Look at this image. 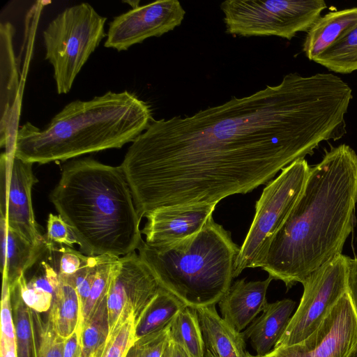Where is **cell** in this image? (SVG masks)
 <instances>
[{"label":"cell","instance_id":"obj_17","mask_svg":"<svg viewBox=\"0 0 357 357\" xmlns=\"http://www.w3.org/2000/svg\"><path fill=\"white\" fill-rule=\"evenodd\" d=\"M0 231L2 278L10 287L46 254L49 244L47 240L41 244H31L8 228L6 220L1 218Z\"/></svg>","mask_w":357,"mask_h":357},{"label":"cell","instance_id":"obj_32","mask_svg":"<svg viewBox=\"0 0 357 357\" xmlns=\"http://www.w3.org/2000/svg\"><path fill=\"white\" fill-rule=\"evenodd\" d=\"M97 264L98 256H90L89 261L76 273L70 276L65 275L77 293L81 312L89 295L96 278Z\"/></svg>","mask_w":357,"mask_h":357},{"label":"cell","instance_id":"obj_26","mask_svg":"<svg viewBox=\"0 0 357 357\" xmlns=\"http://www.w3.org/2000/svg\"><path fill=\"white\" fill-rule=\"evenodd\" d=\"M79 330L82 357H92L109 335L107 298L83 322Z\"/></svg>","mask_w":357,"mask_h":357},{"label":"cell","instance_id":"obj_6","mask_svg":"<svg viewBox=\"0 0 357 357\" xmlns=\"http://www.w3.org/2000/svg\"><path fill=\"white\" fill-rule=\"evenodd\" d=\"M107 18L87 3L68 7L43 33L45 59L52 66L59 94L70 91L91 54L107 36Z\"/></svg>","mask_w":357,"mask_h":357},{"label":"cell","instance_id":"obj_20","mask_svg":"<svg viewBox=\"0 0 357 357\" xmlns=\"http://www.w3.org/2000/svg\"><path fill=\"white\" fill-rule=\"evenodd\" d=\"M357 23V7L329 12L307 31L303 43L306 56L314 61Z\"/></svg>","mask_w":357,"mask_h":357},{"label":"cell","instance_id":"obj_15","mask_svg":"<svg viewBox=\"0 0 357 357\" xmlns=\"http://www.w3.org/2000/svg\"><path fill=\"white\" fill-rule=\"evenodd\" d=\"M14 26L0 25V146L13 152L18 130L21 98L17 60L13 49Z\"/></svg>","mask_w":357,"mask_h":357},{"label":"cell","instance_id":"obj_33","mask_svg":"<svg viewBox=\"0 0 357 357\" xmlns=\"http://www.w3.org/2000/svg\"><path fill=\"white\" fill-rule=\"evenodd\" d=\"M65 339L54 329L48 319L40 323L38 357H63Z\"/></svg>","mask_w":357,"mask_h":357},{"label":"cell","instance_id":"obj_36","mask_svg":"<svg viewBox=\"0 0 357 357\" xmlns=\"http://www.w3.org/2000/svg\"><path fill=\"white\" fill-rule=\"evenodd\" d=\"M80 335V330L77 328L65 339L63 357H82Z\"/></svg>","mask_w":357,"mask_h":357},{"label":"cell","instance_id":"obj_13","mask_svg":"<svg viewBox=\"0 0 357 357\" xmlns=\"http://www.w3.org/2000/svg\"><path fill=\"white\" fill-rule=\"evenodd\" d=\"M185 11L177 0H160L138 6L115 17L109 24L105 47L123 51L150 37L179 26Z\"/></svg>","mask_w":357,"mask_h":357},{"label":"cell","instance_id":"obj_24","mask_svg":"<svg viewBox=\"0 0 357 357\" xmlns=\"http://www.w3.org/2000/svg\"><path fill=\"white\" fill-rule=\"evenodd\" d=\"M169 339L190 357H204L206 348L195 309L186 306L175 317L169 325Z\"/></svg>","mask_w":357,"mask_h":357},{"label":"cell","instance_id":"obj_31","mask_svg":"<svg viewBox=\"0 0 357 357\" xmlns=\"http://www.w3.org/2000/svg\"><path fill=\"white\" fill-rule=\"evenodd\" d=\"M49 245L56 255V259L58 261L56 265L58 272L61 275L67 276L74 275L89 260L90 256L85 255L72 248L58 246L50 243Z\"/></svg>","mask_w":357,"mask_h":357},{"label":"cell","instance_id":"obj_22","mask_svg":"<svg viewBox=\"0 0 357 357\" xmlns=\"http://www.w3.org/2000/svg\"><path fill=\"white\" fill-rule=\"evenodd\" d=\"M59 275V285L54 294L47 319L55 331L66 339L79 327V300L75 287L65 275Z\"/></svg>","mask_w":357,"mask_h":357},{"label":"cell","instance_id":"obj_7","mask_svg":"<svg viewBox=\"0 0 357 357\" xmlns=\"http://www.w3.org/2000/svg\"><path fill=\"white\" fill-rule=\"evenodd\" d=\"M310 167L298 159L268 182L255 204L253 220L234 264V278L245 268L261 267L270 242L303 191Z\"/></svg>","mask_w":357,"mask_h":357},{"label":"cell","instance_id":"obj_9","mask_svg":"<svg viewBox=\"0 0 357 357\" xmlns=\"http://www.w3.org/2000/svg\"><path fill=\"white\" fill-rule=\"evenodd\" d=\"M348 257L337 255L302 282L303 292L300 303L273 349L292 345L306 338L347 293Z\"/></svg>","mask_w":357,"mask_h":357},{"label":"cell","instance_id":"obj_39","mask_svg":"<svg viewBox=\"0 0 357 357\" xmlns=\"http://www.w3.org/2000/svg\"><path fill=\"white\" fill-rule=\"evenodd\" d=\"M347 357H357V345Z\"/></svg>","mask_w":357,"mask_h":357},{"label":"cell","instance_id":"obj_12","mask_svg":"<svg viewBox=\"0 0 357 357\" xmlns=\"http://www.w3.org/2000/svg\"><path fill=\"white\" fill-rule=\"evenodd\" d=\"M356 345L357 315L347 292L306 338L260 357H347Z\"/></svg>","mask_w":357,"mask_h":357},{"label":"cell","instance_id":"obj_5","mask_svg":"<svg viewBox=\"0 0 357 357\" xmlns=\"http://www.w3.org/2000/svg\"><path fill=\"white\" fill-rule=\"evenodd\" d=\"M137 250L160 286L196 309L215 305L227 292L240 247L212 218L189 238L160 246L143 240Z\"/></svg>","mask_w":357,"mask_h":357},{"label":"cell","instance_id":"obj_14","mask_svg":"<svg viewBox=\"0 0 357 357\" xmlns=\"http://www.w3.org/2000/svg\"><path fill=\"white\" fill-rule=\"evenodd\" d=\"M217 204H190L162 207L147 213V221L141 232L151 245L172 244L189 238L202 230L209 220Z\"/></svg>","mask_w":357,"mask_h":357},{"label":"cell","instance_id":"obj_19","mask_svg":"<svg viewBox=\"0 0 357 357\" xmlns=\"http://www.w3.org/2000/svg\"><path fill=\"white\" fill-rule=\"evenodd\" d=\"M195 310L205 348L215 357H250L243 333L228 325L218 314L215 305Z\"/></svg>","mask_w":357,"mask_h":357},{"label":"cell","instance_id":"obj_2","mask_svg":"<svg viewBox=\"0 0 357 357\" xmlns=\"http://www.w3.org/2000/svg\"><path fill=\"white\" fill-rule=\"evenodd\" d=\"M357 154L345 144L310 167L298 200L272 238L261 268L287 289L342 254L353 231Z\"/></svg>","mask_w":357,"mask_h":357},{"label":"cell","instance_id":"obj_23","mask_svg":"<svg viewBox=\"0 0 357 357\" xmlns=\"http://www.w3.org/2000/svg\"><path fill=\"white\" fill-rule=\"evenodd\" d=\"M185 307L178 298L162 288L137 323L135 340L167 327Z\"/></svg>","mask_w":357,"mask_h":357},{"label":"cell","instance_id":"obj_38","mask_svg":"<svg viewBox=\"0 0 357 357\" xmlns=\"http://www.w3.org/2000/svg\"><path fill=\"white\" fill-rule=\"evenodd\" d=\"M161 357H171L169 339Z\"/></svg>","mask_w":357,"mask_h":357},{"label":"cell","instance_id":"obj_8","mask_svg":"<svg viewBox=\"0 0 357 357\" xmlns=\"http://www.w3.org/2000/svg\"><path fill=\"white\" fill-rule=\"evenodd\" d=\"M326 8L323 0H227L220 4L227 33L287 40L307 32Z\"/></svg>","mask_w":357,"mask_h":357},{"label":"cell","instance_id":"obj_28","mask_svg":"<svg viewBox=\"0 0 357 357\" xmlns=\"http://www.w3.org/2000/svg\"><path fill=\"white\" fill-rule=\"evenodd\" d=\"M169 325L136 340L126 357H161L169 339Z\"/></svg>","mask_w":357,"mask_h":357},{"label":"cell","instance_id":"obj_21","mask_svg":"<svg viewBox=\"0 0 357 357\" xmlns=\"http://www.w3.org/2000/svg\"><path fill=\"white\" fill-rule=\"evenodd\" d=\"M15 327L17 357H38L40 323L38 312L26 306L15 285L9 287Z\"/></svg>","mask_w":357,"mask_h":357},{"label":"cell","instance_id":"obj_10","mask_svg":"<svg viewBox=\"0 0 357 357\" xmlns=\"http://www.w3.org/2000/svg\"><path fill=\"white\" fill-rule=\"evenodd\" d=\"M33 163L4 151L0 158V218L8 228L29 243L38 245L46 241L36 221L31 191L38 182Z\"/></svg>","mask_w":357,"mask_h":357},{"label":"cell","instance_id":"obj_40","mask_svg":"<svg viewBox=\"0 0 357 357\" xmlns=\"http://www.w3.org/2000/svg\"><path fill=\"white\" fill-rule=\"evenodd\" d=\"M204 357H215L208 349H206Z\"/></svg>","mask_w":357,"mask_h":357},{"label":"cell","instance_id":"obj_18","mask_svg":"<svg viewBox=\"0 0 357 357\" xmlns=\"http://www.w3.org/2000/svg\"><path fill=\"white\" fill-rule=\"evenodd\" d=\"M296 302L284 298L267 303L261 314L242 333L256 351L257 356L268 354L283 335L294 314Z\"/></svg>","mask_w":357,"mask_h":357},{"label":"cell","instance_id":"obj_34","mask_svg":"<svg viewBox=\"0 0 357 357\" xmlns=\"http://www.w3.org/2000/svg\"><path fill=\"white\" fill-rule=\"evenodd\" d=\"M8 340H16L10 288L6 278H2L1 300V337Z\"/></svg>","mask_w":357,"mask_h":357},{"label":"cell","instance_id":"obj_30","mask_svg":"<svg viewBox=\"0 0 357 357\" xmlns=\"http://www.w3.org/2000/svg\"><path fill=\"white\" fill-rule=\"evenodd\" d=\"M45 237L49 243L54 245L72 248L75 244L79 245V241L73 229L59 215L49 214Z\"/></svg>","mask_w":357,"mask_h":357},{"label":"cell","instance_id":"obj_1","mask_svg":"<svg viewBox=\"0 0 357 357\" xmlns=\"http://www.w3.org/2000/svg\"><path fill=\"white\" fill-rule=\"evenodd\" d=\"M349 105L333 73H291L278 85L192 116L153 120L120 165L139 217L218 204L267 184L321 142L342 138Z\"/></svg>","mask_w":357,"mask_h":357},{"label":"cell","instance_id":"obj_4","mask_svg":"<svg viewBox=\"0 0 357 357\" xmlns=\"http://www.w3.org/2000/svg\"><path fill=\"white\" fill-rule=\"evenodd\" d=\"M152 121L150 106L136 95L109 91L69 102L43 129L26 122L17 132L13 153L42 165L120 149L132 142Z\"/></svg>","mask_w":357,"mask_h":357},{"label":"cell","instance_id":"obj_37","mask_svg":"<svg viewBox=\"0 0 357 357\" xmlns=\"http://www.w3.org/2000/svg\"><path fill=\"white\" fill-rule=\"evenodd\" d=\"M171 357H190L187 351L178 344L169 339Z\"/></svg>","mask_w":357,"mask_h":357},{"label":"cell","instance_id":"obj_29","mask_svg":"<svg viewBox=\"0 0 357 357\" xmlns=\"http://www.w3.org/2000/svg\"><path fill=\"white\" fill-rule=\"evenodd\" d=\"M13 285L17 287L22 300L29 308L38 313L50 310L54 295L29 284L25 274Z\"/></svg>","mask_w":357,"mask_h":357},{"label":"cell","instance_id":"obj_27","mask_svg":"<svg viewBox=\"0 0 357 357\" xmlns=\"http://www.w3.org/2000/svg\"><path fill=\"white\" fill-rule=\"evenodd\" d=\"M136 326L132 316L121 319L92 357H126L135 342Z\"/></svg>","mask_w":357,"mask_h":357},{"label":"cell","instance_id":"obj_35","mask_svg":"<svg viewBox=\"0 0 357 357\" xmlns=\"http://www.w3.org/2000/svg\"><path fill=\"white\" fill-rule=\"evenodd\" d=\"M347 292L357 315V257H348Z\"/></svg>","mask_w":357,"mask_h":357},{"label":"cell","instance_id":"obj_11","mask_svg":"<svg viewBox=\"0 0 357 357\" xmlns=\"http://www.w3.org/2000/svg\"><path fill=\"white\" fill-rule=\"evenodd\" d=\"M162 287L136 252L119 258L107 297L109 334L123 317L139 322Z\"/></svg>","mask_w":357,"mask_h":357},{"label":"cell","instance_id":"obj_25","mask_svg":"<svg viewBox=\"0 0 357 357\" xmlns=\"http://www.w3.org/2000/svg\"><path fill=\"white\" fill-rule=\"evenodd\" d=\"M314 62L341 74L357 70V23Z\"/></svg>","mask_w":357,"mask_h":357},{"label":"cell","instance_id":"obj_3","mask_svg":"<svg viewBox=\"0 0 357 357\" xmlns=\"http://www.w3.org/2000/svg\"><path fill=\"white\" fill-rule=\"evenodd\" d=\"M50 199L85 255L124 256L143 241L142 218L120 166L73 160L63 167Z\"/></svg>","mask_w":357,"mask_h":357},{"label":"cell","instance_id":"obj_16","mask_svg":"<svg viewBox=\"0 0 357 357\" xmlns=\"http://www.w3.org/2000/svg\"><path fill=\"white\" fill-rule=\"evenodd\" d=\"M273 278L264 280H236L218 303L221 317L238 332H242L263 311L266 292Z\"/></svg>","mask_w":357,"mask_h":357}]
</instances>
